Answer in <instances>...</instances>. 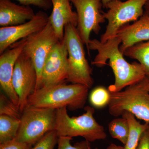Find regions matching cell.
<instances>
[{
    "label": "cell",
    "instance_id": "obj_1",
    "mask_svg": "<svg viewBox=\"0 0 149 149\" xmlns=\"http://www.w3.org/2000/svg\"><path fill=\"white\" fill-rule=\"evenodd\" d=\"M121 43L120 39L115 36L105 43L93 39L90 40L89 43L90 51L97 52L92 64L101 67L107 64V61H109L115 78L114 83L108 89L111 93L122 91L146 77L143 68L139 62L129 63L125 60L119 49Z\"/></svg>",
    "mask_w": 149,
    "mask_h": 149
},
{
    "label": "cell",
    "instance_id": "obj_2",
    "mask_svg": "<svg viewBox=\"0 0 149 149\" xmlns=\"http://www.w3.org/2000/svg\"><path fill=\"white\" fill-rule=\"evenodd\" d=\"M89 89L81 84L65 83L44 87L29 96L28 105L55 109L64 107L71 110L81 109L86 103Z\"/></svg>",
    "mask_w": 149,
    "mask_h": 149
},
{
    "label": "cell",
    "instance_id": "obj_3",
    "mask_svg": "<svg viewBox=\"0 0 149 149\" xmlns=\"http://www.w3.org/2000/svg\"><path fill=\"white\" fill-rule=\"evenodd\" d=\"M66 107L56 109L55 130L58 137H82L90 142L106 139L107 133L102 125L94 117L95 109L87 106L85 112L78 116L70 117Z\"/></svg>",
    "mask_w": 149,
    "mask_h": 149
},
{
    "label": "cell",
    "instance_id": "obj_4",
    "mask_svg": "<svg viewBox=\"0 0 149 149\" xmlns=\"http://www.w3.org/2000/svg\"><path fill=\"white\" fill-rule=\"evenodd\" d=\"M146 77L124 90L110 92V100L108 105L110 114L118 117L128 112L149 123V92L145 87Z\"/></svg>",
    "mask_w": 149,
    "mask_h": 149
},
{
    "label": "cell",
    "instance_id": "obj_5",
    "mask_svg": "<svg viewBox=\"0 0 149 149\" xmlns=\"http://www.w3.org/2000/svg\"><path fill=\"white\" fill-rule=\"evenodd\" d=\"M68 52V74L66 81L85 85L89 89L94 83L92 68L85 56L84 45L77 27L68 24L63 39Z\"/></svg>",
    "mask_w": 149,
    "mask_h": 149
},
{
    "label": "cell",
    "instance_id": "obj_6",
    "mask_svg": "<svg viewBox=\"0 0 149 149\" xmlns=\"http://www.w3.org/2000/svg\"><path fill=\"white\" fill-rule=\"evenodd\" d=\"M56 109L27 105L20 118V123L15 139L35 145L47 133L55 130Z\"/></svg>",
    "mask_w": 149,
    "mask_h": 149
},
{
    "label": "cell",
    "instance_id": "obj_7",
    "mask_svg": "<svg viewBox=\"0 0 149 149\" xmlns=\"http://www.w3.org/2000/svg\"><path fill=\"white\" fill-rule=\"evenodd\" d=\"M148 0H114L109 3L107 12L103 15L108 21L106 29L101 35L100 41L105 43L116 36L122 26L130 22H135L143 16L144 7Z\"/></svg>",
    "mask_w": 149,
    "mask_h": 149
},
{
    "label": "cell",
    "instance_id": "obj_8",
    "mask_svg": "<svg viewBox=\"0 0 149 149\" xmlns=\"http://www.w3.org/2000/svg\"><path fill=\"white\" fill-rule=\"evenodd\" d=\"M60 41L61 40L49 20L42 29L26 37L22 52L32 60L37 71V80L35 91L39 89L42 71L48 56Z\"/></svg>",
    "mask_w": 149,
    "mask_h": 149
},
{
    "label": "cell",
    "instance_id": "obj_9",
    "mask_svg": "<svg viewBox=\"0 0 149 149\" xmlns=\"http://www.w3.org/2000/svg\"><path fill=\"white\" fill-rule=\"evenodd\" d=\"M76 8L77 16V29L82 42L90 56L89 43L92 32L98 34L100 24L105 22L102 13L101 0H70Z\"/></svg>",
    "mask_w": 149,
    "mask_h": 149
},
{
    "label": "cell",
    "instance_id": "obj_10",
    "mask_svg": "<svg viewBox=\"0 0 149 149\" xmlns=\"http://www.w3.org/2000/svg\"><path fill=\"white\" fill-rule=\"evenodd\" d=\"M37 71L31 58L22 52L15 65L13 85L19 98L20 113L28 105V98L36 89Z\"/></svg>",
    "mask_w": 149,
    "mask_h": 149
},
{
    "label": "cell",
    "instance_id": "obj_11",
    "mask_svg": "<svg viewBox=\"0 0 149 149\" xmlns=\"http://www.w3.org/2000/svg\"><path fill=\"white\" fill-rule=\"evenodd\" d=\"M68 69V52L62 40L56 44L48 56L38 89L65 83L67 79Z\"/></svg>",
    "mask_w": 149,
    "mask_h": 149
},
{
    "label": "cell",
    "instance_id": "obj_12",
    "mask_svg": "<svg viewBox=\"0 0 149 149\" xmlns=\"http://www.w3.org/2000/svg\"><path fill=\"white\" fill-rule=\"evenodd\" d=\"M49 16L40 10L31 20L23 24L1 27L0 28V54L10 46L39 31L47 24Z\"/></svg>",
    "mask_w": 149,
    "mask_h": 149
},
{
    "label": "cell",
    "instance_id": "obj_13",
    "mask_svg": "<svg viewBox=\"0 0 149 149\" xmlns=\"http://www.w3.org/2000/svg\"><path fill=\"white\" fill-rule=\"evenodd\" d=\"M26 41L25 38L14 43L0 56L1 88L8 98L18 109V97L13 85V76L15 62L23 51Z\"/></svg>",
    "mask_w": 149,
    "mask_h": 149
},
{
    "label": "cell",
    "instance_id": "obj_14",
    "mask_svg": "<svg viewBox=\"0 0 149 149\" xmlns=\"http://www.w3.org/2000/svg\"><path fill=\"white\" fill-rule=\"evenodd\" d=\"M116 36L121 40L119 49L123 54L130 47L144 41H149V16L144 14L133 24L122 26Z\"/></svg>",
    "mask_w": 149,
    "mask_h": 149
},
{
    "label": "cell",
    "instance_id": "obj_15",
    "mask_svg": "<svg viewBox=\"0 0 149 149\" xmlns=\"http://www.w3.org/2000/svg\"><path fill=\"white\" fill-rule=\"evenodd\" d=\"M52 11L49 20L60 40H63L64 28L68 24L77 27V14L72 10L70 0H51Z\"/></svg>",
    "mask_w": 149,
    "mask_h": 149
},
{
    "label": "cell",
    "instance_id": "obj_16",
    "mask_svg": "<svg viewBox=\"0 0 149 149\" xmlns=\"http://www.w3.org/2000/svg\"><path fill=\"white\" fill-rule=\"evenodd\" d=\"M29 6L19 5L11 0H0V26H15L23 24L35 16Z\"/></svg>",
    "mask_w": 149,
    "mask_h": 149
},
{
    "label": "cell",
    "instance_id": "obj_17",
    "mask_svg": "<svg viewBox=\"0 0 149 149\" xmlns=\"http://www.w3.org/2000/svg\"><path fill=\"white\" fill-rule=\"evenodd\" d=\"M122 117L128 120L130 128L128 141L124 146L125 149H136L141 135L148 127L149 123L141 124L133 114L128 112L124 113Z\"/></svg>",
    "mask_w": 149,
    "mask_h": 149
},
{
    "label": "cell",
    "instance_id": "obj_18",
    "mask_svg": "<svg viewBox=\"0 0 149 149\" xmlns=\"http://www.w3.org/2000/svg\"><path fill=\"white\" fill-rule=\"evenodd\" d=\"M20 123V119L0 115V144L15 139Z\"/></svg>",
    "mask_w": 149,
    "mask_h": 149
},
{
    "label": "cell",
    "instance_id": "obj_19",
    "mask_svg": "<svg viewBox=\"0 0 149 149\" xmlns=\"http://www.w3.org/2000/svg\"><path fill=\"white\" fill-rule=\"evenodd\" d=\"M123 54L138 61L143 68L146 76L149 79V40L130 47Z\"/></svg>",
    "mask_w": 149,
    "mask_h": 149
},
{
    "label": "cell",
    "instance_id": "obj_20",
    "mask_svg": "<svg viewBox=\"0 0 149 149\" xmlns=\"http://www.w3.org/2000/svg\"><path fill=\"white\" fill-rule=\"evenodd\" d=\"M108 129L111 137L125 145L130 130L129 123L126 118L122 117L111 120L109 124Z\"/></svg>",
    "mask_w": 149,
    "mask_h": 149
},
{
    "label": "cell",
    "instance_id": "obj_21",
    "mask_svg": "<svg viewBox=\"0 0 149 149\" xmlns=\"http://www.w3.org/2000/svg\"><path fill=\"white\" fill-rule=\"evenodd\" d=\"M110 93L108 89L102 86H99L94 89L90 95L91 104L98 108L108 105L110 100Z\"/></svg>",
    "mask_w": 149,
    "mask_h": 149
},
{
    "label": "cell",
    "instance_id": "obj_22",
    "mask_svg": "<svg viewBox=\"0 0 149 149\" xmlns=\"http://www.w3.org/2000/svg\"><path fill=\"white\" fill-rule=\"evenodd\" d=\"M18 109L3 95L0 97V115H5L20 119L21 116Z\"/></svg>",
    "mask_w": 149,
    "mask_h": 149
},
{
    "label": "cell",
    "instance_id": "obj_23",
    "mask_svg": "<svg viewBox=\"0 0 149 149\" xmlns=\"http://www.w3.org/2000/svg\"><path fill=\"white\" fill-rule=\"evenodd\" d=\"M58 137L56 130L47 133L31 149H54L57 143Z\"/></svg>",
    "mask_w": 149,
    "mask_h": 149
},
{
    "label": "cell",
    "instance_id": "obj_24",
    "mask_svg": "<svg viewBox=\"0 0 149 149\" xmlns=\"http://www.w3.org/2000/svg\"><path fill=\"white\" fill-rule=\"evenodd\" d=\"M72 139L70 137H58L57 149H91V142L89 141L85 140L72 145L70 143Z\"/></svg>",
    "mask_w": 149,
    "mask_h": 149
},
{
    "label": "cell",
    "instance_id": "obj_25",
    "mask_svg": "<svg viewBox=\"0 0 149 149\" xmlns=\"http://www.w3.org/2000/svg\"><path fill=\"white\" fill-rule=\"evenodd\" d=\"M21 5L29 6L33 5L48 10L52 7L51 0H16Z\"/></svg>",
    "mask_w": 149,
    "mask_h": 149
},
{
    "label": "cell",
    "instance_id": "obj_26",
    "mask_svg": "<svg viewBox=\"0 0 149 149\" xmlns=\"http://www.w3.org/2000/svg\"><path fill=\"white\" fill-rule=\"evenodd\" d=\"M33 145L17 141L14 139L0 144V149H31Z\"/></svg>",
    "mask_w": 149,
    "mask_h": 149
},
{
    "label": "cell",
    "instance_id": "obj_27",
    "mask_svg": "<svg viewBox=\"0 0 149 149\" xmlns=\"http://www.w3.org/2000/svg\"><path fill=\"white\" fill-rule=\"evenodd\" d=\"M136 149H149V126L141 135Z\"/></svg>",
    "mask_w": 149,
    "mask_h": 149
},
{
    "label": "cell",
    "instance_id": "obj_28",
    "mask_svg": "<svg viewBox=\"0 0 149 149\" xmlns=\"http://www.w3.org/2000/svg\"><path fill=\"white\" fill-rule=\"evenodd\" d=\"M106 149H125V147L117 146L116 144L111 143Z\"/></svg>",
    "mask_w": 149,
    "mask_h": 149
},
{
    "label": "cell",
    "instance_id": "obj_29",
    "mask_svg": "<svg viewBox=\"0 0 149 149\" xmlns=\"http://www.w3.org/2000/svg\"><path fill=\"white\" fill-rule=\"evenodd\" d=\"M144 14L149 16V0H148L144 7Z\"/></svg>",
    "mask_w": 149,
    "mask_h": 149
},
{
    "label": "cell",
    "instance_id": "obj_30",
    "mask_svg": "<svg viewBox=\"0 0 149 149\" xmlns=\"http://www.w3.org/2000/svg\"><path fill=\"white\" fill-rule=\"evenodd\" d=\"M114 0H101L102 2V3L103 6L104 8H106L107 5L109 3Z\"/></svg>",
    "mask_w": 149,
    "mask_h": 149
},
{
    "label": "cell",
    "instance_id": "obj_31",
    "mask_svg": "<svg viewBox=\"0 0 149 149\" xmlns=\"http://www.w3.org/2000/svg\"><path fill=\"white\" fill-rule=\"evenodd\" d=\"M145 87L146 89L149 92V79L146 77L145 79Z\"/></svg>",
    "mask_w": 149,
    "mask_h": 149
},
{
    "label": "cell",
    "instance_id": "obj_32",
    "mask_svg": "<svg viewBox=\"0 0 149 149\" xmlns=\"http://www.w3.org/2000/svg\"><path fill=\"white\" fill-rule=\"evenodd\" d=\"M95 149H99L98 148H95Z\"/></svg>",
    "mask_w": 149,
    "mask_h": 149
}]
</instances>
